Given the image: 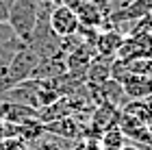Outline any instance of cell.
Returning a JSON list of instances; mask_svg holds the SVG:
<instances>
[{
	"label": "cell",
	"instance_id": "obj_1",
	"mask_svg": "<svg viewBox=\"0 0 152 150\" xmlns=\"http://www.w3.org/2000/svg\"><path fill=\"white\" fill-rule=\"evenodd\" d=\"M9 13H7V24L13 29L18 39L26 44L37 22L39 2L37 0H9Z\"/></svg>",
	"mask_w": 152,
	"mask_h": 150
},
{
	"label": "cell",
	"instance_id": "obj_2",
	"mask_svg": "<svg viewBox=\"0 0 152 150\" xmlns=\"http://www.w3.org/2000/svg\"><path fill=\"white\" fill-rule=\"evenodd\" d=\"M37 63H39V54L37 52H33L28 46L20 48L15 54H13V59L7 63L11 85H18V83H22V80H28L31 74L35 72Z\"/></svg>",
	"mask_w": 152,
	"mask_h": 150
},
{
	"label": "cell",
	"instance_id": "obj_3",
	"mask_svg": "<svg viewBox=\"0 0 152 150\" xmlns=\"http://www.w3.org/2000/svg\"><path fill=\"white\" fill-rule=\"evenodd\" d=\"M115 59L120 61H137V59H152V33L126 37L120 50L115 52Z\"/></svg>",
	"mask_w": 152,
	"mask_h": 150
},
{
	"label": "cell",
	"instance_id": "obj_4",
	"mask_svg": "<svg viewBox=\"0 0 152 150\" xmlns=\"http://www.w3.org/2000/svg\"><path fill=\"white\" fill-rule=\"evenodd\" d=\"M50 29L54 31V35H59L61 39L65 37H72L78 33V18H76L74 9H70V7H63V4H57L54 9L50 11Z\"/></svg>",
	"mask_w": 152,
	"mask_h": 150
},
{
	"label": "cell",
	"instance_id": "obj_5",
	"mask_svg": "<svg viewBox=\"0 0 152 150\" xmlns=\"http://www.w3.org/2000/svg\"><path fill=\"white\" fill-rule=\"evenodd\" d=\"M117 128L124 133V137L130 139L137 146H152V126L143 124L137 118L128 113H120V122H117Z\"/></svg>",
	"mask_w": 152,
	"mask_h": 150
},
{
	"label": "cell",
	"instance_id": "obj_6",
	"mask_svg": "<svg viewBox=\"0 0 152 150\" xmlns=\"http://www.w3.org/2000/svg\"><path fill=\"white\" fill-rule=\"evenodd\" d=\"M44 131L50 133V135H59V137H63V139L85 141V126H83L74 115H67V118L48 122V124H44Z\"/></svg>",
	"mask_w": 152,
	"mask_h": 150
},
{
	"label": "cell",
	"instance_id": "obj_7",
	"mask_svg": "<svg viewBox=\"0 0 152 150\" xmlns=\"http://www.w3.org/2000/svg\"><path fill=\"white\" fill-rule=\"evenodd\" d=\"M0 120L4 124H22L28 120H37V109L0 98Z\"/></svg>",
	"mask_w": 152,
	"mask_h": 150
},
{
	"label": "cell",
	"instance_id": "obj_8",
	"mask_svg": "<svg viewBox=\"0 0 152 150\" xmlns=\"http://www.w3.org/2000/svg\"><path fill=\"white\" fill-rule=\"evenodd\" d=\"M122 87L128 100H146L152 96V76H148V74H128L122 80Z\"/></svg>",
	"mask_w": 152,
	"mask_h": 150
},
{
	"label": "cell",
	"instance_id": "obj_9",
	"mask_svg": "<svg viewBox=\"0 0 152 150\" xmlns=\"http://www.w3.org/2000/svg\"><path fill=\"white\" fill-rule=\"evenodd\" d=\"M124 39L126 37L115 29L98 31V37H96V42H94V50H96V54H100V57H113L115 59V52L120 50Z\"/></svg>",
	"mask_w": 152,
	"mask_h": 150
},
{
	"label": "cell",
	"instance_id": "obj_10",
	"mask_svg": "<svg viewBox=\"0 0 152 150\" xmlns=\"http://www.w3.org/2000/svg\"><path fill=\"white\" fill-rule=\"evenodd\" d=\"M74 13H76V18H78L80 26H87V29H98L100 31V26L104 24V20H107L104 13H102L91 0H80L78 7L74 9Z\"/></svg>",
	"mask_w": 152,
	"mask_h": 150
},
{
	"label": "cell",
	"instance_id": "obj_11",
	"mask_svg": "<svg viewBox=\"0 0 152 150\" xmlns=\"http://www.w3.org/2000/svg\"><path fill=\"white\" fill-rule=\"evenodd\" d=\"M111 63H113V57L96 54L85 72V83H102V80L111 78Z\"/></svg>",
	"mask_w": 152,
	"mask_h": 150
},
{
	"label": "cell",
	"instance_id": "obj_12",
	"mask_svg": "<svg viewBox=\"0 0 152 150\" xmlns=\"http://www.w3.org/2000/svg\"><path fill=\"white\" fill-rule=\"evenodd\" d=\"M80 144H83V141L63 139V137H59V135L44 133L35 144H31V146H33V150H76Z\"/></svg>",
	"mask_w": 152,
	"mask_h": 150
},
{
	"label": "cell",
	"instance_id": "obj_13",
	"mask_svg": "<svg viewBox=\"0 0 152 150\" xmlns=\"http://www.w3.org/2000/svg\"><path fill=\"white\" fill-rule=\"evenodd\" d=\"M98 141H100V148H102V150H122L124 146L128 144V139L124 137V133H122L117 126L104 131V133L98 137Z\"/></svg>",
	"mask_w": 152,
	"mask_h": 150
},
{
	"label": "cell",
	"instance_id": "obj_14",
	"mask_svg": "<svg viewBox=\"0 0 152 150\" xmlns=\"http://www.w3.org/2000/svg\"><path fill=\"white\" fill-rule=\"evenodd\" d=\"M0 150H33V146L18 137H4L0 141Z\"/></svg>",
	"mask_w": 152,
	"mask_h": 150
},
{
	"label": "cell",
	"instance_id": "obj_15",
	"mask_svg": "<svg viewBox=\"0 0 152 150\" xmlns=\"http://www.w3.org/2000/svg\"><path fill=\"white\" fill-rule=\"evenodd\" d=\"M11 87L13 85H11V78H9V70H7V65H0V98H2Z\"/></svg>",
	"mask_w": 152,
	"mask_h": 150
},
{
	"label": "cell",
	"instance_id": "obj_16",
	"mask_svg": "<svg viewBox=\"0 0 152 150\" xmlns=\"http://www.w3.org/2000/svg\"><path fill=\"white\" fill-rule=\"evenodd\" d=\"M13 39H18L15 37V33H13V29L7 22H0V46H4V44H9L13 42Z\"/></svg>",
	"mask_w": 152,
	"mask_h": 150
},
{
	"label": "cell",
	"instance_id": "obj_17",
	"mask_svg": "<svg viewBox=\"0 0 152 150\" xmlns=\"http://www.w3.org/2000/svg\"><path fill=\"white\" fill-rule=\"evenodd\" d=\"M130 2H133V0H111V13H113V11H122V9H126Z\"/></svg>",
	"mask_w": 152,
	"mask_h": 150
},
{
	"label": "cell",
	"instance_id": "obj_18",
	"mask_svg": "<svg viewBox=\"0 0 152 150\" xmlns=\"http://www.w3.org/2000/svg\"><path fill=\"white\" fill-rule=\"evenodd\" d=\"M7 13H9V4L7 0H0V22H7Z\"/></svg>",
	"mask_w": 152,
	"mask_h": 150
},
{
	"label": "cell",
	"instance_id": "obj_19",
	"mask_svg": "<svg viewBox=\"0 0 152 150\" xmlns=\"http://www.w3.org/2000/svg\"><path fill=\"white\" fill-rule=\"evenodd\" d=\"M122 150H152V146H137V144H126Z\"/></svg>",
	"mask_w": 152,
	"mask_h": 150
},
{
	"label": "cell",
	"instance_id": "obj_20",
	"mask_svg": "<svg viewBox=\"0 0 152 150\" xmlns=\"http://www.w3.org/2000/svg\"><path fill=\"white\" fill-rule=\"evenodd\" d=\"M37 2H39V4H46V7H52V9H54L57 4H61V0H37Z\"/></svg>",
	"mask_w": 152,
	"mask_h": 150
},
{
	"label": "cell",
	"instance_id": "obj_21",
	"mask_svg": "<svg viewBox=\"0 0 152 150\" xmlns=\"http://www.w3.org/2000/svg\"><path fill=\"white\" fill-rule=\"evenodd\" d=\"M4 137H7V124H4L2 120H0V141H2Z\"/></svg>",
	"mask_w": 152,
	"mask_h": 150
},
{
	"label": "cell",
	"instance_id": "obj_22",
	"mask_svg": "<svg viewBox=\"0 0 152 150\" xmlns=\"http://www.w3.org/2000/svg\"><path fill=\"white\" fill-rule=\"evenodd\" d=\"M109 2H111V0H109Z\"/></svg>",
	"mask_w": 152,
	"mask_h": 150
}]
</instances>
